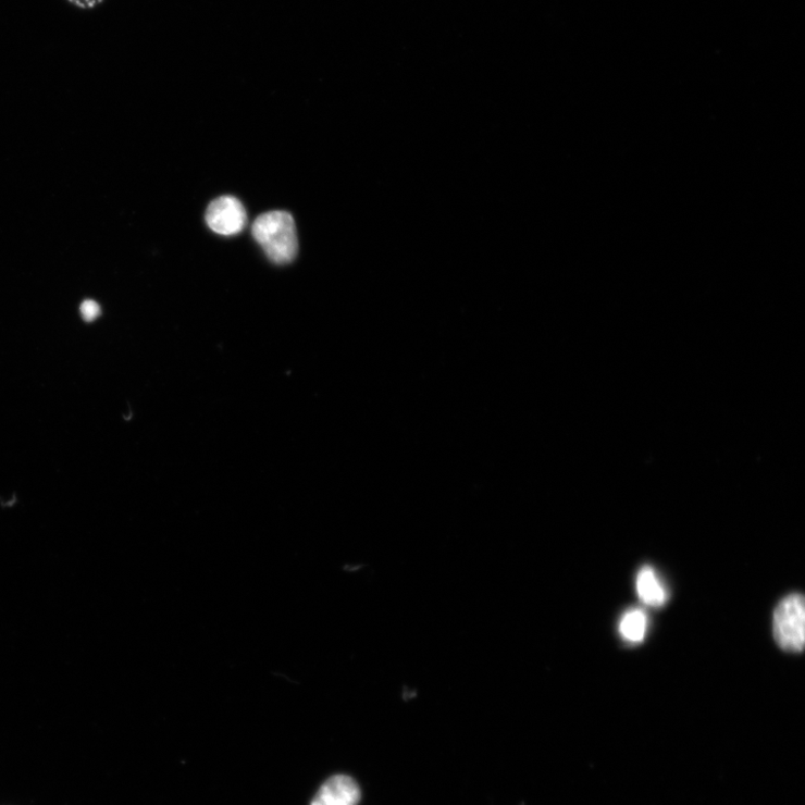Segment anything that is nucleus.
Wrapping results in <instances>:
<instances>
[{
  "label": "nucleus",
  "instance_id": "f257e3e1",
  "mask_svg": "<svg viewBox=\"0 0 805 805\" xmlns=\"http://www.w3.org/2000/svg\"><path fill=\"white\" fill-rule=\"evenodd\" d=\"M252 234L272 262L288 264L296 259L298 236L290 213L273 211L260 215L253 223Z\"/></svg>",
  "mask_w": 805,
  "mask_h": 805
},
{
  "label": "nucleus",
  "instance_id": "f03ea898",
  "mask_svg": "<svg viewBox=\"0 0 805 805\" xmlns=\"http://www.w3.org/2000/svg\"><path fill=\"white\" fill-rule=\"evenodd\" d=\"M775 637L779 646L790 653H802L805 644L804 597L792 594L778 606L773 621Z\"/></svg>",
  "mask_w": 805,
  "mask_h": 805
},
{
  "label": "nucleus",
  "instance_id": "7ed1b4c3",
  "mask_svg": "<svg viewBox=\"0 0 805 805\" xmlns=\"http://www.w3.org/2000/svg\"><path fill=\"white\" fill-rule=\"evenodd\" d=\"M209 227L224 236H232L245 230L248 215L244 205L233 196H222L210 205L207 211Z\"/></svg>",
  "mask_w": 805,
  "mask_h": 805
},
{
  "label": "nucleus",
  "instance_id": "20e7f679",
  "mask_svg": "<svg viewBox=\"0 0 805 805\" xmlns=\"http://www.w3.org/2000/svg\"><path fill=\"white\" fill-rule=\"evenodd\" d=\"M360 789L347 776H335L321 785L310 805H358Z\"/></svg>",
  "mask_w": 805,
  "mask_h": 805
},
{
  "label": "nucleus",
  "instance_id": "39448f33",
  "mask_svg": "<svg viewBox=\"0 0 805 805\" xmlns=\"http://www.w3.org/2000/svg\"><path fill=\"white\" fill-rule=\"evenodd\" d=\"M636 592L648 607L660 608L667 602V591L651 567H644L636 577Z\"/></svg>",
  "mask_w": 805,
  "mask_h": 805
},
{
  "label": "nucleus",
  "instance_id": "423d86ee",
  "mask_svg": "<svg viewBox=\"0 0 805 805\" xmlns=\"http://www.w3.org/2000/svg\"><path fill=\"white\" fill-rule=\"evenodd\" d=\"M648 620L646 614L634 609L628 611L620 622V633L629 642L639 643L646 635Z\"/></svg>",
  "mask_w": 805,
  "mask_h": 805
},
{
  "label": "nucleus",
  "instance_id": "0eeeda50",
  "mask_svg": "<svg viewBox=\"0 0 805 805\" xmlns=\"http://www.w3.org/2000/svg\"><path fill=\"white\" fill-rule=\"evenodd\" d=\"M81 314L88 322H92L100 315V306L94 300H86L79 307Z\"/></svg>",
  "mask_w": 805,
  "mask_h": 805
},
{
  "label": "nucleus",
  "instance_id": "6e6552de",
  "mask_svg": "<svg viewBox=\"0 0 805 805\" xmlns=\"http://www.w3.org/2000/svg\"><path fill=\"white\" fill-rule=\"evenodd\" d=\"M69 2L81 10H92L103 3V0H69Z\"/></svg>",
  "mask_w": 805,
  "mask_h": 805
}]
</instances>
